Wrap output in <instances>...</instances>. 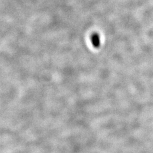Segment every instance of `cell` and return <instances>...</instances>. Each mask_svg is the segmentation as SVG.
<instances>
[{"label":"cell","mask_w":153,"mask_h":153,"mask_svg":"<svg viewBox=\"0 0 153 153\" xmlns=\"http://www.w3.org/2000/svg\"><path fill=\"white\" fill-rule=\"evenodd\" d=\"M91 43L93 44L94 48H98L99 47H100V36H99L98 33H93L91 37Z\"/></svg>","instance_id":"1"}]
</instances>
